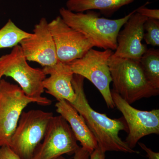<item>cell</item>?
<instances>
[{
    "mask_svg": "<svg viewBox=\"0 0 159 159\" xmlns=\"http://www.w3.org/2000/svg\"><path fill=\"white\" fill-rule=\"evenodd\" d=\"M58 61L68 64L83 57L94 46L88 38L65 22L60 16L48 24Z\"/></svg>",
    "mask_w": 159,
    "mask_h": 159,
    "instance_id": "10",
    "label": "cell"
},
{
    "mask_svg": "<svg viewBox=\"0 0 159 159\" xmlns=\"http://www.w3.org/2000/svg\"><path fill=\"white\" fill-rule=\"evenodd\" d=\"M144 39L148 45L159 46V20L148 19L144 25Z\"/></svg>",
    "mask_w": 159,
    "mask_h": 159,
    "instance_id": "18",
    "label": "cell"
},
{
    "mask_svg": "<svg viewBox=\"0 0 159 159\" xmlns=\"http://www.w3.org/2000/svg\"><path fill=\"white\" fill-rule=\"evenodd\" d=\"M139 61L148 82L155 88L159 89V50L148 49Z\"/></svg>",
    "mask_w": 159,
    "mask_h": 159,
    "instance_id": "16",
    "label": "cell"
},
{
    "mask_svg": "<svg viewBox=\"0 0 159 159\" xmlns=\"http://www.w3.org/2000/svg\"><path fill=\"white\" fill-rule=\"evenodd\" d=\"M145 5L136 9V12L148 19L159 20V9H148Z\"/></svg>",
    "mask_w": 159,
    "mask_h": 159,
    "instance_id": "19",
    "label": "cell"
},
{
    "mask_svg": "<svg viewBox=\"0 0 159 159\" xmlns=\"http://www.w3.org/2000/svg\"><path fill=\"white\" fill-rule=\"evenodd\" d=\"M114 90L129 104L158 96L159 89L146 79L140 61L111 56L108 61Z\"/></svg>",
    "mask_w": 159,
    "mask_h": 159,
    "instance_id": "3",
    "label": "cell"
},
{
    "mask_svg": "<svg viewBox=\"0 0 159 159\" xmlns=\"http://www.w3.org/2000/svg\"><path fill=\"white\" fill-rule=\"evenodd\" d=\"M48 24L45 18H42L34 26L33 33L19 44L28 61L37 62L43 67L59 61Z\"/></svg>",
    "mask_w": 159,
    "mask_h": 159,
    "instance_id": "11",
    "label": "cell"
},
{
    "mask_svg": "<svg viewBox=\"0 0 159 159\" xmlns=\"http://www.w3.org/2000/svg\"><path fill=\"white\" fill-rule=\"evenodd\" d=\"M84 80L82 76L74 74L72 84L77 98L70 103L84 119L97 140L98 147L105 153L116 151L139 154V151L129 148L119 136L121 131L128 132V127L123 117L111 119L91 107L84 93Z\"/></svg>",
    "mask_w": 159,
    "mask_h": 159,
    "instance_id": "1",
    "label": "cell"
},
{
    "mask_svg": "<svg viewBox=\"0 0 159 159\" xmlns=\"http://www.w3.org/2000/svg\"><path fill=\"white\" fill-rule=\"evenodd\" d=\"M31 33L18 27L11 19L0 29V49L14 48Z\"/></svg>",
    "mask_w": 159,
    "mask_h": 159,
    "instance_id": "17",
    "label": "cell"
},
{
    "mask_svg": "<svg viewBox=\"0 0 159 159\" xmlns=\"http://www.w3.org/2000/svg\"><path fill=\"white\" fill-rule=\"evenodd\" d=\"M0 159H21L10 147L4 146L0 147Z\"/></svg>",
    "mask_w": 159,
    "mask_h": 159,
    "instance_id": "20",
    "label": "cell"
},
{
    "mask_svg": "<svg viewBox=\"0 0 159 159\" xmlns=\"http://www.w3.org/2000/svg\"><path fill=\"white\" fill-rule=\"evenodd\" d=\"M115 107L122 114L128 128L125 142L134 149L143 137L159 134V110L142 111L134 108L113 89L111 90Z\"/></svg>",
    "mask_w": 159,
    "mask_h": 159,
    "instance_id": "8",
    "label": "cell"
},
{
    "mask_svg": "<svg viewBox=\"0 0 159 159\" xmlns=\"http://www.w3.org/2000/svg\"><path fill=\"white\" fill-rule=\"evenodd\" d=\"M136 10L118 19L101 17L92 10L84 12H74L66 8L59 9L60 16L66 24L88 38L94 47L104 50L115 51L117 38L119 31Z\"/></svg>",
    "mask_w": 159,
    "mask_h": 159,
    "instance_id": "2",
    "label": "cell"
},
{
    "mask_svg": "<svg viewBox=\"0 0 159 159\" xmlns=\"http://www.w3.org/2000/svg\"><path fill=\"white\" fill-rule=\"evenodd\" d=\"M89 159H106L105 153L102 152L98 146L90 155Z\"/></svg>",
    "mask_w": 159,
    "mask_h": 159,
    "instance_id": "23",
    "label": "cell"
},
{
    "mask_svg": "<svg viewBox=\"0 0 159 159\" xmlns=\"http://www.w3.org/2000/svg\"><path fill=\"white\" fill-rule=\"evenodd\" d=\"M2 77H3V76H2V74H0V81H1V80H2L1 79H2Z\"/></svg>",
    "mask_w": 159,
    "mask_h": 159,
    "instance_id": "24",
    "label": "cell"
},
{
    "mask_svg": "<svg viewBox=\"0 0 159 159\" xmlns=\"http://www.w3.org/2000/svg\"><path fill=\"white\" fill-rule=\"evenodd\" d=\"M51 101L28 97L20 86L4 79L0 81V147L9 146L24 109L30 103L48 106Z\"/></svg>",
    "mask_w": 159,
    "mask_h": 159,
    "instance_id": "4",
    "label": "cell"
},
{
    "mask_svg": "<svg viewBox=\"0 0 159 159\" xmlns=\"http://www.w3.org/2000/svg\"><path fill=\"white\" fill-rule=\"evenodd\" d=\"M147 19L136 11L131 16L118 34L117 48L112 57L140 61L148 50L147 46L142 43L144 24Z\"/></svg>",
    "mask_w": 159,
    "mask_h": 159,
    "instance_id": "12",
    "label": "cell"
},
{
    "mask_svg": "<svg viewBox=\"0 0 159 159\" xmlns=\"http://www.w3.org/2000/svg\"><path fill=\"white\" fill-rule=\"evenodd\" d=\"M138 144L142 149L145 151L146 153V156L148 159H159V152H154L151 148H148L144 143L139 142Z\"/></svg>",
    "mask_w": 159,
    "mask_h": 159,
    "instance_id": "22",
    "label": "cell"
},
{
    "mask_svg": "<svg viewBox=\"0 0 159 159\" xmlns=\"http://www.w3.org/2000/svg\"><path fill=\"white\" fill-rule=\"evenodd\" d=\"M77 141L65 119L60 115L53 116L32 159H54L64 154H74L80 147Z\"/></svg>",
    "mask_w": 159,
    "mask_h": 159,
    "instance_id": "9",
    "label": "cell"
},
{
    "mask_svg": "<svg viewBox=\"0 0 159 159\" xmlns=\"http://www.w3.org/2000/svg\"><path fill=\"white\" fill-rule=\"evenodd\" d=\"M89 152L85 150L82 147H80L77 151L74 154L73 159H89ZM54 159H66L62 156H61Z\"/></svg>",
    "mask_w": 159,
    "mask_h": 159,
    "instance_id": "21",
    "label": "cell"
},
{
    "mask_svg": "<svg viewBox=\"0 0 159 159\" xmlns=\"http://www.w3.org/2000/svg\"><path fill=\"white\" fill-rule=\"evenodd\" d=\"M43 71L49 77L43 81L46 93L54 97L57 101L65 100L73 103L77 96L72 84L74 73L68 64L58 61L54 65L45 67Z\"/></svg>",
    "mask_w": 159,
    "mask_h": 159,
    "instance_id": "13",
    "label": "cell"
},
{
    "mask_svg": "<svg viewBox=\"0 0 159 159\" xmlns=\"http://www.w3.org/2000/svg\"><path fill=\"white\" fill-rule=\"evenodd\" d=\"M113 53L111 50L99 51L92 48L81 58L68 63L74 74L86 78L96 86L107 107L112 109L116 107L110 88L112 80L108 61Z\"/></svg>",
    "mask_w": 159,
    "mask_h": 159,
    "instance_id": "7",
    "label": "cell"
},
{
    "mask_svg": "<svg viewBox=\"0 0 159 159\" xmlns=\"http://www.w3.org/2000/svg\"><path fill=\"white\" fill-rule=\"evenodd\" d=\"M53 116V113L40 110L23 111L10 141L11 150L21 159H32Z\"/></svg>",
    "mask_w": 159,
    "mask_h": 159,
    "instance_id": "5",
    "label": "cell"
},
{
    "mask_svg": "<svg viewBox=\"0 0 159 159\" xmlns=\"http://www.w3.org/2000/svg\"><path fill=\"white\" fill-rule=\"evenodd\" d=\"M56 111L69 123L77 141L90 154L98 147L95 137L81 115L65 100H59L55 104Z\"/></svg>",
    "mask_w": 159,
    "mask_h": 159,
    "instance_id": "14",
    "label": "cell"
},
{
    "mask_svg": "<svg viewBox=\"0 0 159 159\" xmlns=\"http://www.w3.org/2000/svg\"><path fill=\"white\" fill-rule=\"evenodd\" d=\"M134 0H68L66 9L74 12L99 10L103 14L111 15Z\"/></svg>",
    "mask_w": 159,
    "mask_h": 159,
    "instance_id": "15",
    "label": "cell"
},
{
    "mask_svg": "<svg viewBox=\"0 0 159 159\" xmlns=\"http://www.w3.org/2000/svg\"><path fill=\"white\" fill-rule=\"evenodd\" d=\"M19 45L15 46L9 54L0 57V74L11 77L28 97L44 100L43 81L46 76L43 69L29 66Z\"/></svg>",
    "mask_w": 159,
    "mask_h": 159,
    "instance_id": "6",
    "label": "cell"
}]
</instances>
